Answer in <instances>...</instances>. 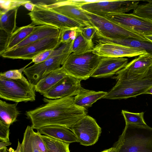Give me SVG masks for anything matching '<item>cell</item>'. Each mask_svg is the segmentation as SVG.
<instances>
[{"instance_id":"1","label":"cell","mask_w":152,"mask_h":152,"mask_svg":"<svg viewBox=\"0 0 152 152\" xmlns=\"http://www.w3.org/2000/svg\"><path fill=\"white\" fill-rule=\"evenodd\" d=\"M74 97L56 99L44 98L45 104L26 112L31 127L38 130L44 126H58L69 129L87 113V110L75 104Z\"/></svg>"},{"instance_id":"2","label":"cell","mask_w":152,"mask_h":152,"mask_svg":"<svg viewBox=\"0 0 152 152\" xmlns=\"http://www.w3.org/2000/svg\"><path fill=\"white\" fill-rule=\"evenodd\" d=\"M115 74L113 78L117 81L116 84L103 98L121 99L136 97L152 87V66L142 74L133 73L123 68Z\"/></svg>"},{"instance_id":"3","label":"cell","mask_w":152,"mask_h":152,"mask_svg":"<svg viewBox=\"0 0 152 152\" xmlns=\"http://www.w3.org/2000/svg\"><path fill=\"white\" fill-rule=\"evenodd\" d=\"M114 152H152V128L128 124L114 147Z\"/></svg>"},{"instance_id":"4","label":"cell","mask_w":152,"mask_h":152,"mask_svg":"<svg viewBox=\"0 0 152 152\" xmlns=\"http://www.w3.org/2000/svg\"><path fill=\"white\" fill-rule=\"evenodd\" d=\"M35 86L23 75L11 79L0 75V97L16 103L33 102L36 99Z\"/></svg>"},{"instance_id":"5","label":"cell","mask_w":152,"mask_h":152,"mask_svg":"<svg viewBox=\"0 0 152 152\" xmlns=\"http://www.w3.org/2000/svg\"><path fill=\"white\" fill-rule=\"evenodd\" d=\"M101 57L92 50L81 54L72 53L62 66L68 75L81 80H85L91 77Z\"/></svg>"},{"instance_id":"6","label":"cell","mask_w":152,"mask_h":152,"mask_svg":"<svg viewBox=\"0 0 152 152\" xmlns=\"http://www.w3.org/2000/svg\"><path fill=\"white\" fill-rule=\"evenodd\" d=\"M33 24L50 26L63 30L82 29L86 26L52 9L36 5L33 10L28 14Z\"/></svg>"},{"instance_id":"7","label":"cell","mask_w":152,"mask_h":152,"mask_svg":"<svg viewBox=\"0 0 152 152\" xmlns=\"http://www.w3.org/2000/svg\"><path fill=\"white\" fill-rule=\"evenodd\" d=\"M140 0H124L92 1H81L77 3L82 10L92 14L104 17L109 14L124 13L135 10Z\"/></svg>"},{"instance_id":"8","label":"cell","mask_w":152,"mask_h":152,"mask_svg":"<svg viewBox=\"0 0 152 152\" xmlns=\"http://www.w3.org/2000/svg\"><path fill=\"white\" fill-rule=\"evenodd\" d=\"M60 36L49 37L22 47L6 50L1 56L8 58L32 60L43 52L58 48L61 44Z\"/></svg>"},{"instance_id":"9","label":"cell","mask_w":152,"mask_h":152,"mask_svg":"<svg viewBox=\"0 0 152 152\" xmlns=\"http://www.w3.org/2000/svg\"><path fill=\"white\" fill-rule=\"evenodd\" d=\"M83 11L93 26L96 28V33L102 36L113 39L134 38L147 40L144 35L126 29L104 18Z\"/></svg>"},{"instance_id":"10","label":"cell","mask_w":152,"mask_h":152,"mask_svg":"<svg viewBox=\"0 0 152 152\" xmlns=\"http://www.w3.org/2000/svg\"><path fill=\"white\" fill-rule=\"evenodd\" d=\"M106 19L128 30L144 36L152 35V20L132 13L109 14Z\"/></svg>"},{"instance_id":"11","label":"cell","mask_w":152,"mask_h":152,"mask_svg":"<svg viewBox=\"0 0 152 152\" xmlns=\"http://www.w3.org/2000/svg\"><path fill=\"white\" fill-rule=\"evenodd\" d=\"M69 129L75 134L78 142L85 146L95 144L102 132L101 128L95 120L87 115L78 121Z\"/></svg>"},{"instance_id":"12","label":"cell","mask_w":152,"mask_h":152,"mask_svg":"<svg viewBox=\"0 0 152 152\" xmlns=\"http://www.w3.org/2000/svg\"><path fill=\"white\" fill-rule=\"evenodd\" d=\"M71 53L70 52L50 58L46 61L26 68L23 71L28 80L35 86L42 78L50 72L61 67Z\"/></svg>"},{"instance_id":"13","label":"cell","mask_w":152,"mask_h":152,"mask_svg":"<svg viewBox=\"0 0 152 152\" xmlns=\"http://www.w3.org/2000/svg\"><path fill=\"white\" fill-rule=\"evenodd\" d=\"M81 81L68 75L43 96L45 98L51 99L75 96L83 88L81 85Z\"/></svg>"},{"instance_id":"14","label":"cell","mask_w":152,"mask_h":152,"mask_svg":"<svg viewBox=\"0 0 152 152\" xmlns=\"http://www.w3.org/2000/svg\"><path fill=\"white\" fill-rule=\"evenodd\" d=\"M43 6L52 9L86 27L93 26L84 11L74 0H58L55 4Z\"/></svg>"},{"instance_id":"15","label":"cell","mask_w":152,"mask_h":152,"mask_svg":"<svg viewBox=\"0 0 152 152\" xmlns=\"http://www.w3.org/2000/svg\"><path fill=\"white\" fill-rule=\"evenodd\" d=\"M92 51L100 57H132L147 53L144 51L129 47L109 43H99Z\"/></svg>"},{"instance_id":"16","label":"cell","mask_w":152,"mask_h":152,"mask_svg":"<svg viewBox=\"0 0 152 152\" xmlns=\"http://www.w3.org/2000/svg\"><path fill=\"white\" fill-rule=\"evenodd\" d=\"M128 61V59L125 57H101L91 77L100 78L111 77L124 67Z\"/></svg>"},{"instance_id":"17","label":"cell","mask_w":152,"mask_h":152,"mask_svg":"<svg viewBox=\"0 0 152 152\" xmlns=\"http://www.w3.org/2000/svg\"><path fill=\"white\" fill-rule=\"evenodd\" d=\"M95 37V40L98 43H109L129 47L144 51L152 57V42L148 40L134 38H110L96 33Z\"/></svg>"},{"instance_id":"18","label":"cell","mask_w":152,"mask_h":152,"mask_svg":"<svg viewBox=\"0 0 152 152\" xmlns=\"http://www.w3.org/2000/svg\"><path fill=\"white\" fill-rule=\"evenodd\" d=\"M42 135L38 130L35 132L31 126H28L24 134L20 152H35L37 150L47 152Z\"/></svg>"},{"instance_id":"19","label":"cell","mask_w":152,"mask_h":152,"mask_svg":"<svg viewBox=\"0 0 152 152\" xmlns=\"http://www.w3.org/2000/svg\"><path fill=\"white\" fill-rule=\"evenodd\" d=\"M61 31L55 27L46 25L36 26L34 30L21 42L10 50L23 46L50 37H59Z\"/></svg>"},{"instance_id":"20","label":"cell","mask_w":152,"mask_h":152,"mask_svg":"<svg viewBox=\"0 0 152 152\" xmlns=\"http://www.w3.org/2000/svg\"><path fill=\"white\" fill-rule=\"evenodd\" d=\"M41 134L66 143L78 142L73 133L69 129L58 126H48L42 127L38 130Z\"/></svg>"},{"instance_id":"21","label":"cell","mask_w":152,"mask_h":152,"mask_svg":"<svg viewBox=\"0 0 152 152\" xmlns=\"http://www.w3.org/2000/svg\"><path fill=\"white\" fill-rule=\"evenodd\" d=\"M67 75L61 66L41 79L35 86L36 91L43 95Z\"/></svg>"},{"instance_id":"22","label":"cell","mask_w":152,"mask_h":152,"mask_svg":"<svg viewBox=\"0 0 152 152\" xmlns=\"http://www.w3.org/2000/svg\"><path fill=\"white\" fill-rule=\"evenodd\" d=\"M107 92L90 90L83 88L74 96V103L77 106L87 110L98 100L103 98Z\"/></svg>"},{"instance_id":"23","label":"cell","mask_w":152,"mask_h":152,"mask_svg":"<svg viewBox=\"0 0 152 152\" xmlns=\"http://www.w3.org/2000/svg\"><path fill=\"white\" fill-rule=\"evenodd\" d=\"M152 66V57L147 53L140 55L128 63L123 68L137 74L145 73Z\"/></svg>"},{"instance_id":"24","label":"cell","mask_w":152,"mask_h":152,"mask_svg":"<svg viewBox=\"0 0 152 152\" xmlns=\"http://www.w3.org/2000/svg\"><path fill=\"white\" fill-rule=\"evenodd\" d=\"M18 104H10L0 100V121L9 126L17 121L20 114L17 107Z\"/></svg>"},{"instance_id":"25","label":"cell","mask_w":152,"mask_h":152,"mask_svg":"<svg viewBox=\"0 0 152 152\" xmlns=\"http://www.w3.org/2000/svg\"><path fill=\"white\" fill-rule=\"evenodd\" d=\"M18 8L0 12V29L9 35L16 30V20Z\"/></svg>"},{"instance_id":"26","label":"cell","mask_w":152,"mask_h":152,"mask_svg":"<svg viewBox=\"0 0 152 152\" xmlns=\"http://www.w3.org/2000/svg\"><path fill=\"white\" fill-rule=\"evenodd\" d=\"M36 27L35 25L31 23L16 29L9 36L6 51L11 49L25 40L34 30Z\"/></svg>"},{"instance_id":"27","label":"cell","mask_w":152,"mask_h":152,"mask_svg":"<svg viewBox=\"0 0 152 152\" xmlns=\"http://www.w3.org/2000/svg\"><path fill=\"white\" fill-rule=\"evenodd\" d=\"M81 29H78L76 37L73 41L71 47V53L81 54L92 50L94 48L93 43L87 41L83 36Z\"/></svg>"},{"instance_id":"28","label":"cell","mask_w":152,"mask_h":152,"mask_svg":"<svg viewBox=\"0 0 152 152\" xmlns=\"http://www.w3.org/2000/svg\"><path fill=\"white\" fill-rule=\"evenodd\" d=\"M47 152H70L69 144L42 135Z\"/></svg>"},{"instance_id":"29","label":"cell","mask_w":152,"mask_h":152,"mask_svg":"<svg viewBox=\"0 0 152 152\" xmlns=\"http://www.w3.org/2000/svg\"><path fill=\"white\" fill-rule=\"evenodd\" d=\"M126 122V124H134L137 125H146L144 119L143 112L134 113L122 110L121 111Z\"/></svg>"},{"instance_id":"30","label":"cell","mask_w":152,"mask_h":152,"mask_svg":"<svg viewBox=\"0 0 152 152\" xmlns=\"http://www.w3.org/2000/svg\"><path fill=\"white\" fill-rule=\"evenodd\" d=\"M145 1L147 3L139 4L132 13L152 20V1Z\"/></svg>"},{"instance_id":"31","label":"cell","mask_w":152,"mask_h":152,"mask_svg":"<svg viewBox=\"0 0 152 152\" xmlns=\"http://www.w3.org/2000/svg\"><path fill=\"white\" fill-rule=\"evenodd\" d=\"M30 1L26 0H1L0 5L1 8L6 11L16 8H19L25 3Z\"/></svg>"},{"instance_id":"32","label":"cell","mask_w":152,"mask_h":152,"mask_svg":"<svg viewBox=\"0 0 152 152\" xmlns=\"http://www.w3.org/2000/svg\"><path fill=\"white\" fill-rule=\"evenodd\" d=\"M59 55L58 51L56 49L47 50L36 56L32 59V62L34 64H39L50 58Z\"/></svg>"},{"instance_id":"33","label":"cell","mask_w":152,"mask_h":152,"mask_svg":"<svg viewBox=\"0 0 152 152\" xmlns=\"http://www.w3.org/2000/svg\"><path fill=\"white\" fill-rule=\"evenodd\" d=\"M77 29L71 28L61 30L60 41L61 43L74 40L76 36Z\"/></svg>"},{"instance_id":"34","label":"cell","mask_w":152,"mask_h":152,"mask_svg":"<svg viewBox=\"0 0 152 152\" xmlns=\"http://www.w3.org/2000/svg\"><path fill=\"white\" fill-rule=\"evenodd\" d=\"M26 66L20 69L10 70L3 72H1L0 73V75L7 78L11 79H21L23 76L22 73Z\"/></svg>"},{"instance_id":"35","label":"cell","mask_w":152,"mask_h":152,"mask_svg":"<svg viewBox=\"0 0 152 152\" xmlns=\"http://www.w3.org/2000/svg\"><path fill=\"white\" fill-rule=\"evenodd\" d=\"M81 31L85 38L89 42L93 43V39L97 31L96 28L94 26H88L81 29Z\"/></svg>"},{"instance_id":"36","label":"cell","mask_w":152,"mask_h":152,"mask_svg":"<svg viewBox=\"0 0 152 152\" xmlns=\"http://www.w3.org/2000/svg\"><path fill=\"white\" fill-rule=\"evenodd\" d=\"M10 126L0 121V140L1 141L10 142Z\"/></svg>"},{"instance_id":"37","label":"cell","mask_w":152,"mask_h":152,"mask_svg":"<svg viewBox=\"0 0 152 152\" xmlns=\"http://www.w3.org/2000/svg\"><path fill=\"white\" fill-rule=\"evenodd\" d=\"M10 35L4 31L0 30V55L6 50Z\"/></svg>"},{"instance_id":"38","label":"cell","mask_w":152,"mask_h":152,"mask_svg":"<svg viewBox=\"0 0 152 152\" xmlns=\"http://www.w3.org/2000/svg\"><path fill=\"white\" fill-rule=\"evenodd\" d=\"M35 5L30 0V1L25 3L23 6L28 10L31 12L34 10Z\"/></svg>"},{"instance_id":"39","label":"cell","mask_w":152,"mask_h":152,"mask_svg":"<svg viewBox=\"0 0 152 152\" xmlns=\"http://www.w3.org/2000/svg\"><path fill=\"white\" fill-rule=\"evenodd\" d=\"M21 148V144L19 140H18V145L16 149L14 151V150L11 148H10L9 149H7L8 152H20V149Z\"/></svg>"},{"instance_id":"40","label":"cell","mask_w":152,"mask_h":152,"mask_svg":"<svg viewBox=\"0 0 152 152\" xmlns=\"http://www.w3.org/2000/svg\"><path fill=\"white\" fill-rule=\"evenodd\" d=\"M11 143L5 141H2L0 142V149L6 147L7 146L10 145Z\"/></svg>"},{"instance_id":"41","label":"cell","mask_w":152,"mask_h":152,"mask_svg":"<svg viewBox=\"0 0 152 152\" xmlns=\"http://www.w3.org/2000/svg\"><path fill=\"white\" fill-rule=\"evenodd\" d=\"M146 94H152V87L149 88L144 93Z\"/></svg>"},{"instance_id":"42","label":"cell","mask_w":152,"mask_h":152,"mask_svg":"<svg viewBox=\"0 0 152 152\" xmlns=\"http://www.w3.org/2000/svg\"><path fill=\"white\" fill-rule=\"evenodd\" d=\"M101 152H114V148L112 147L109 149L105 150Z\"/></svg>"},{"instance_id":"43","label":"cell","mask_w":152,"mask_h":152,"mask_svg":"<svg viewBox=\"0 0 152 152\" xmlns=\"http://www.w3.org/2000/svg\"><path fill=\"white\" fill-rule=\"evenodd\" d=\"M144 36L147 40L152 42V35H150L145 36Z\"/></svg>"},{"instance_id":"44","label":"cell","mask_w":152,"mask_h":152,"mask_svg":"<svg viewBox=\"0 0 152 152\" xmlns=\"http://www.w3.org/2000/svg\"><path fill=\"white\" fill-rule=\"evenodd\" d=\"M7 147L3 148L0 149V152H8L7 151Z\"/></svg>"},{"instance_id":"45","label":"cell","mask_w":152,"mask_h":152,"mask_svg":"<svg viewBox=\"0 0 152 152\" xmlns=\"http://www.w3.org/2000/svg\"><path fill=\"white\" fill-rule=\"evenodd\" d=\"M35 152H42L39 150H37Z\"/></svg>"}]
</instances>
